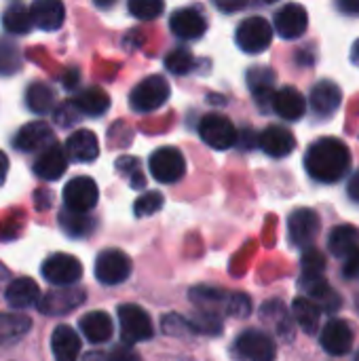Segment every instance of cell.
Masks as SVG:
<instances>
[{"mask_svg": "<svg viewBox=\"0 0 359 361\" xmlns=\"http://www.w3.org/2000/svg\"><path fill=\"white\" fill-rule=\"evenodd\" d=\"M311 108L317 116L326 118V116H332L339 108H341V102H343V91L336 82L332 80H322L313 87L311 91Z\"/></svg>", "mask_w": 359, "mask_h": 361, "instance_id": "17", "label": "cell"}, {"mask_svg": "<svg viewBox=\"0 0 359 361\" xmlns=\"http://www.w3.org/2000/svg\"><path fill=\"white\" fill-rule=\"evenodd\" d=\"M163 8H165V4L161 0H131L129 2V13L144 21L157 19L163 13Z\"/></svg>", "mask_w": 359, "mask_h": 361, "instance_id": "40", "label": "cell"}, {"mask_svg": "<svg viewBox=\"0 0 359 361\" xmlns=\"http://www.w3.org/2000/svg\"><path fill=\"white\" fill-rule=\"evenodd\" d=\"M351 61L359 68V38L353 42V47H351Z\"/></svg>", "mask_w": 359, "mask_h": 361, "instance_id": "53", "label": "cell"}, {"mask_svg": "<svg viewBox=\"0 0 359 361\" xmlns=\"http://www.w3.org/2000/svg\"><path fill=\"white\" fill-rule=\"evenodd\" d=\"M322 222L320 216L309 209V207H300L294 209L288 218V233H290V241L303 250L311 247V243L315 241V237L320 235Z\"/></svg>", "mask_w": 359, "mask_h": 361, "instance_id": "10", "label": "cell"}, {"mask_svg": "<svg viewBox=\"0 0 359 361\" xmlns=\"http://www.w3.org/2000/svg\"><path fill=\"white\" fill-rule=\"evenodd\" d=\"M163 195L159 190H150V192H144L142 197H138L135 205H133V214L138 218H146V216H152L157 214L161 207H163Z\"/></svg>", "mask_w": 359, "mask_h": 361, "instance_id": "39", "label": "cell"}, {"mask_svg": "<svg viewBox=\"0 0 359 361\" xmlns=\"http://www.w3.org/2000/svg\"><path fill=\"white\" fill-rule=\"evenodd\" d=\"M169 27L178 38L195 40L205 34L207 23L197 8H178V11H174V15L169 19Z\"/></svg>", "mask_w": 359, "mask_h": 361, "instance_id": "18", "label": "cell"}, {"mask_svg": "<svg viewBox=\"0 0 359 361\" xmlns=\"http://www.w3.org/2000/svg\"><path fill=\"white\" fill-rule=\"evenodd\" d=\"M248 85L252 95L260 106L269 104L273 99V85H275V72L264 66H256L248 72Z\"/></svg>", "mask_w": 359, "mask_h": 361, "instance_id": "28", "label": "cell"}, {"mask_svg": "<svg viewBox=\"0 0 359 361\" xmlns=\"http://www.w3.org/2000/svg\"><path fill=\"white\" fill-rule=\"evenodd\" d=\"M32 328V322L25 315H11V313H0V345L15 343L23 338Z\"/></svg>", "mask_w": 359, "mask_h": 361, "instance_id": "30", "label": "cell"}, {"mask_svg": "<svg viewBox=\"0 0 359 361\" xmlns=\"http://www.w3.org/2000/svg\"><path fill=\"white\" fill-rule=\"evenodd\" d=\"M343 275H345L347 279H355V277H359V247L358 250H353V252L345 258Z\"/></svg>", "mask_w": 359, "mask_h": 361, "instance_id": "45", "label": "cell"}, {"mask_svg": "<svg viewBox=\"0 0 359 361\" xmlns=\"http://www.w3.org/2000/svg\"><path fill=\"white\" fill-rule=\"evenodd\" d=\"M260 315H262V319H267V322L275 324V330H277L279 334H284L286 338H290V336H292L290 315H288V311L281 307V302H279V300H271V302H267V305L262 307Z\"/></svg>", "mask_w": 359, "mask_h": 361, "instance_id": "36", "label": "cell"}, {"mask_svg": "<svg viewBox=\"0 0 359 361\" xmlns=\"http://www.w3.org/2000/svg\"><path fill=\"white\" fill-rule=\"evenodd\" d=\"M87 294L78 288H55L49 294L40 296L38 311L42 315H66L85 302Z\"/></svg>", "mask_w": 359, "mask_h": 361, "instance_id": "13", "label": "cell"}, {"mask_svg": "<svg viewBox=\"0 0 359 361\" xmlns=\"http://www.w3.org/2000/svg\"><path fill=\"white\" fill-rule=\"evenodd\" d=\"M258 146L273 159H284L288 154L294 152L296 148V140L292 135L290 129L279 127V125H271L267 127L260 135H258Z\"/></svg>", "mask_w": 359, "mask_h": 361, "instance_id": "16", "label": "cell"}, {"mask_svg": "<svg viewBox=\"0 0 359 361\" xmlns=\"http://www.w3.org/2000/svg\"><path fill=\"white\" fill-rule=\"evenodd\" d=\"M116 167H118V171H123V173H129L131 176V184H133V188H144V178L140 176V163L135 161V159H129V157H125V159H121V161H116Z\"/></svg>", "mask_w": 359, "mask_h": 361, "instance_id": "43", "label": "cell"}, {"mask_svg": "<svg viewBox=\"0 0 359 361\" xmlns=\"http://www.w3.org/2000/svg\"><path fill=\"white\" fill-rule=\"evenodd\" d=\"M55 116H57V123H59L61 127H68V125H72V123H76V121H78L80 112H78V110L72 106V102L68 99L66 104H61V106L57 108Z\"/></svg>", "mask_w": 359, "mask_h": 361, "instance_id": "44", "label": "cell"}, {"mask_svg": "<svg viewBox=\"0 0 359 361\" xmlns=\"http://www.w3.org/2000/svg\"><path fill=\"white\" fill-rule=\"evenodd\" d=\"M80 338L70 326H57L51 334V351L55 361H78Z\"/></svg>", "mask_w": 359, "mask_h": 361, "instance_id": "24", "label": "cell"}, {"mask_svg": "<svg viewBox=\"0 0 359 361\" xmlns=\"http://www.w3.org/2000/svg\"><path fill=\"white\" fill-rule=\"evenodd\" d=\"M28 108L36 114H47L55 106V91L44 82H32L25 91Z\"/></svg>", "mask_w": 359, "mask_h": 361, "instance_id": "31", "label": "cell"}, {"mask_svg": "<svg viewBox=\"0 0 359 361\" xmlns=\"http://www.w3.org/2000/svg\"><path fill=\"white\" fill-rule=\"evenodd\" d=\"M271 106H273V110L281 118H286V121H298V118H303V114L307 110V99L294 87H284V89H279V91L273 93Z\"/></svg>", "mask_w": 359, "mask_h": 361, "instance_id": "21", "label": "cell"}, {"mask_svg": "<svg viewBox=\"0 0 359 361\" xmlns=\"http://www.w3.org/2000/svg\"><path fill=\"white\" fill-rule=\"evenodd\" d=\"M226 298L229 294L212 286H197L195 290H190V300L199 305L203 311H212V313H216V309H224Z\"/></svg>", "mask_w": 359, "mask_h": 361, "instance_id": "33", "label": "cell"}, {"mask_svg": "<svg viewBox=\"0 0 359 361\" xmlns=\"http://www.w3.org/2000/svg\"><path fill=\"white\" fill-rule=\"evenodd\" d=\"M4 298L8 302V307L13 309H30V307H38L40 302V288L34 279L30 277H19L15 281L8 283Z\"/></svg>", "mask_w": 359, "mask_h": 361, "instance_id": "23", "label": "cell"}, {"mask_svg": "<svg viewBox=\"0 0 359 361\" xmlns=\"http://www.w3.org/2000/svg\"><path fill=\"white\" fill-rule=\"evenodd\" d=\"M292 313L296 317V324L307 332V334H315L317 326H320V317H322V309L317 302H313L311 298L298 296L292 302Z\"/></svg>", "mask_w": 359, "mask_h": 361, "instance_id": "29", "label": "cell"}, {"mask_svg": "<svg viewBox=\"0 0 359 361\" xmlns=\"http://www.w3.org/2000/svg\"><path fill=\"white\" fill-rule=\"evenodd\" d=\"M307 27H309V13L303 4L290 2L275 13V30L286 40L300 38L307 32Z\"/></svg>", "mask_w": 359, "mask_h": 361, "instance_id": "12", "label": "cell"}, {"mask_svg": "<svg viewBox=\"0 0 359 361\" xmlns=\"http://www.w3.org/2000/svg\"><path fill=\"white\" fill-rule=\"evenodd\" d=\"M150 173L161 184H176L186 173V161L178 148L163 146L150 157Z\"/></svg>", "mask_w": 359, "mask_h": 361, "instance_id": "6", "label": "cell"}, {"mask_svg": "<svg viewBox=\"0 0 359 361\" xmlns=\"http://www.w3.org/2000/svg\"><path fill=\"white\" fill-rule=\"evenodd\" d=\"M19 66H21L19 49L13 42L2 40L0 42V72L2 74H13Z\"/></svg>", "mask_w": 359, "mask_h": 361, "instance_id": "41", "label": "cell"}, {"mask_svg": "<svg viewBox=\"0 0 359 361\" xmlns=\"http://www.w3.org/2000/svg\"><path fill=\"white\" fill-rule=\"evenodd\" d=\"M300 267H303V279L300 281H315L324 277L326 271V256L317 250V247H307L303 252L300 258Z\"/></svg>", "mask_w": 359, "mask_h": 361, "instance_id": "35", "label": "cell"}, {"mask_svg": "<svg viewBox=\"0 0 359 361\" xmlns=\"http://www.w3.org/2000/svg\"><path fill=\"white\" fill-rule=\"evenodd\" d=\"M80 332L85 334V338L89 343L99 345V343H106V341L112 338L114 324H112V319H110L108 313H104V311H91V313H87V315L80 317Z\"/></svg>", "mask_w": 359, "mask_h": 361, "instance_id": "25", "label": "cell"}, {"mask_svg": "<svg viewBox=\"0 0 359 361\" xmlns=\"http://www.w3.org/2000/svg\"><path fill=\"white\" fill-rule=\"evenodd\" d=\"M224 311L229 315H233V317H241L243 319V317H248L252 313V300L245 294H229Z\"/></svg>", "mask_w": 359, "mask_h": 361, "instance_id": "42", "label": "cell"}, {"mask_svg": "<svg viewBox=\"0 0 359 361\" xmlns=\"http://www.w3.org/2000/svg\"><path fill=\"white\" fill-rule=\"evenodd\" d=\"M237 142H239V146L241 148H252V146H256V135H254V131L252 129H243L241 131V135L237 133Z\"/></svg>", "mask_w": 359, "mask_h": 361, "instance_id": "47", "label": "cell"}, {"mask_svg": "<svg viewBox=\"0 0 359 361\" xmlns=\"http://www.w3.org/2000/svg\"><path fill=\"white\" fill-rule=\"evenodd\" d=\"M99 154V142L97 135L89 129H78L68 135L66 140V157H70L76 163H89L95 161Z\"/></svg>", "mask_w": 359, "mask_h": 361, "instance_id": "19", "label": "cell"}, {"mask_svg": "<svg viewBox=\"0 0 359 361\" xmlns=\"http://www.w3.org/2000/svg\"><path fill=\"white\" fill-rule=\"evenodd\" d=\"M108 361H142L140 355L131 349V347H114L108 355Z\"/></svg>", "mask_w": 359, "mask_h": 361, "instance_id": "46", "label": "cell"}, {"mask_svg": "<svg viewBox=\"0 0 359 361\" xmlns=\"http://www.w3.org/2000/svg\"><path fill=\"white\" fill-rule=\"evenodd\" d=\"M116 315L121 322V338L127 343V347L152 338V334H154L152 319L138 305H121Z\"/></svg>", "mask_w": 359, "mask_h": 361, "instance_id": "4", "label": "cell"}, {"mask_svg": "<svg viewBox=\"0 0 359 361\" xmlns=\"http://www.w3.org/2000/svg\"><path fill=\"white\" fill-rule=\"evenodd\" d=\"M322 347L334 357H343L353 347V330L343 319H332L322 330Z\"/></svg>", "mask_w": 359, "mask_h": 361, "instance_id": "15", "label": "cell"}, {"mask_svg": "<svg viewBox=\"0 0 359 361\" xmlns=\"http://www.w3.org/2000/svg\"><path fill=\"white\" fill-rule=\"evenodd\" d=\"M59 226L63 228L66 235L80 239V237H89L95 231V222L87 216V214H76L70 209H63L59 214Z\"/></svg>", "mask_w": 359, "mask_h": 361, "instance_id": "32", "label": "cell"}, {"mask_svg": "<svg viewBox=\"0 0 359 361\" xmlns=\"http://www.w3.org/2000/svg\"><path fill=\"white\" fill-rule=\"evenodd\" d=\"M237 351L248 361H275L277 345L262 330H245L237 338Z\"/></svg>", "mask_w": 359, "mask_h": 361, "instance_id": "11", "label": "cell"}, {"mask_svg": "<svg viewBox=\"0 0 359 361\" xmlns=\"http://www.w3.org/2000/svg\"><path fill=\"white\" fill-rule=\"evenodd\" d=\"M4 277H6V269H4V267L0 264V281H2Z\"/></svg>", "mask_w": 359, "mask_h": 361, "instance_id": "54", "label": "cell"}, {"mask_svg": "<svg viewBox=\"0 0 359 361\" xmlns=\"http://www.w3.org/2000/svg\"><path fill=\"white\" fill-rule=\"evenodd\" d=\"M271 40H273V27L271 23L260 17V15H252V17H245L237 32H235V42L237 47L243 51V53H250V55H258L262 53L264 49L271 47Z\"/></svg>", "mask_w": 359, "mask_h": 361, "instance_id": "2", "label": "cell"}, {"mask_svg": "<svg viewBox=\"0 0 359 361\" xmlns=\"http://www.w3.org/2000/svg\"><path fill=\"white\" fill-rule=\"evenodd\" d=\"M97 199H99L97 184H95V180L87 178V176L72 178L63 186V203H66V209H70V212L87 214L97 205Z\"/></svg>", "mask_w": 359, "mask_h": 361, "instance_id": "8", "label": "cell"}, {"mask_svg": "<svg viewBox=\"0 0 359 361\" xmlns=\"http://www.w3.org/2000/svg\"><path fill=\"white\" fill-rule=\"evenodd\" d=\"M216 6L222 11H239L245 6V2H216Z\"/></svg>", "mask_w": 359, "mask_h": 361, "instance_id": "50", "label": "cell"}, {"mask_svg": "<svg viewBox=\"0 0 359 361\" xmlns=\"http://www.w3.org/2000/svg\"><path fill=\"white\" fill-rule=\"evenodd\" d=\"M305 167L313 180L322 184H334L349 171L351 152L347 144L336 137H320L309 146L305 154Z\"/></svg>", "mask_w": 359, "mask_h": 361, "instance_id": "1", "label": "cell"}, {"mask_svg": "<svg viewBox=\"0 0 359 361\" xmlns=\"http://www.w3.org/2000/svg\"><path fill=\"white\" fill-rule=\"evenodd\" d=\"M165 68H167L171 74H178V76L188 74V72H193V68H195V57H193V53L186 51V49H174V51L165 57Z\"/></svg>", "mask_w": 359, "mask_h": 361, "instance_id": "38", "label": "cell"}, {"mask_svg": "<svg viewBox=\"0 0 359 361\" xmlns=\"http://www.w3.org/2000/svg\"><path fill=\"white\" fill-rule=\"evenodd\" d=\"M359 247V231L351 224H341L332 228L328 237V250L336 258H347L353 250Z\"/></svg>", "mask_w": 359, "mask_h": 361, "instance_id": "27", "label": "cell"}, {"mask_svg": "<svg viewBox=\"0 0 359 361\" xmlns=\"http://www.w3.org/2000/svg\"><path fill=\"white\" fill-rule=\"evenodd\" d=\"M199 135L201 140L216 148V150H226L237 144V129L231 123L229 116L224 114H205L199 123Z\"/></svg>", "mask_w": 359, "mask_h": 361, "instance_id": "5", "label": "cell"}, {"mask_svg": "<svg viewBox=\"0 0 359 361\" xmlns=\"http://www.w3.org/2000/svg\"><path fill=\"white\" fill-rule=\"evenodd\" d=\"M42 277L59 288H70L83 277V264L70 254H53L42 262Z\"/></svg>", "mask_w": 359, "mask_h": 361, "instance_id": "7", "label": "cell"}, {"mask_svg": "<svg viewBox=\"0 0 359 361\" xmlns=\"http://www.w3.org/2000/svg\"><path fill=\"white\" fill-rule=\"evenodd\" d=\"M347 195L351 201L359 203V169L349 178V184H347Z\"/></svg>", "mask_w": 359, "mask_h": 361, "instance_id": "48", "label": "cell"}, {"mask_svg": "<svg viewBox=\"0 0 359 361\" xmlns=\"http://www.w3.org/2000/svg\"><path fill=\"white\" fill-rule=\"evenodd\" d=\"M339 8L347 11V13H359V2H355V0H341Z\"/></svg>", "mask_w": 359, "mask_h": 361, "instance_id": "49", "label": "cell"}, {"mask_svg": "<svg viewBox=\"0 0 359 361\" xmlns=\"http://www.w3.org/2000/svg\"><path fill=\"white\" fill-rule=\"evenodd\" d=\"M76 80H78V74H76V72H70V74H66V76H63V82H66V87H68V89L76 87Z\"/></svg>", "mask_w": 359, "mask_h": 361, "instance_id": "52", "label": "cell"}, {"mask_svg": "<svg viewBox=\"0 0 359 361\" xmlns=\"http://www.w3.org/2000/svg\"><path fill=\"white\" fill-rule=\"evenodd\" d=\"M131 273V260L121 250H104L95 260V277L104 286H118Z\"/></svg>", "mask_w": 359, "mask_h": 361, "instance_id": "9", "label": "cell"}, {"mask_svg": "<svg viewBox=\"0 0 359 361\" xmlns=\"http://www.w3.org/2000/svg\"><path fill=\"white\" fill-rule=\"evenodd\" d=\"M72 106L80 112V114H87V116H99L104 112H108L110 108V97L106 91L97 89V87H91V89H83L78 95H74L72 99Z\"/></svg>", "mask_w": 359, "mask_h": 361, "instance_id": "26", "label": "cell"}, {"mask_svg": "<svg viewBox=\"0 0 359 361\" xmlns=\"http://www.w3.org/2000/svg\"><path fill=\"white\" fill-rule=\"evenodd\" d=\"M190 332H197V334H220L222 332V322L218 317V313H212V311H201L197 315H193L190 319H186Z\"/></svg>", "mask_w": 359, "mask_h": 361, "instance_id": "37", "label": "cell"}, {"mask_svg": "<svg viewBox=\"0 0 359 361\" xmlns=\"http://www.w3.org/2000/svg\"><path fill=\"white\" fill-rule=\"evenodd\" d=\"M53 144H55L53 129L44 121H32V123L23 125L13 140V146L21 152H36V150L49 148Z\"/></svg>", "mask_w": 359, "mask_h": 361, "instance_id": "14", "label": "cell"}, {"mask_svg": "<svg viewBox=\"0 0 359 361\" xmlns=\"http://www.w3.org/2000/svg\"><path fill=\"white\" fill-rule=\"evenodd\" d=\"M30 17H32V25L53 32L63 25L66 11H63V4L57 0H36L30 6Z\"/></svg>", "mask_w": 359, "mask_h": 361, "instance_id": "20", "label": "cell"}, {"mask_svg": "<svg viewBox=\"0 0 359 361\" xmlns=\"http://www.w3.org/2000/svg\"><path fill=\"white\" fill-rule=\"evenodd\" d=\"M169 85L163 76H148L140 85L133 87L129 95V104L135 112H154L169 99Z\"/></svg>", "mask_w": 359, "mask_h": 361, "instance_id": "3", "label": "cell"}, {"mask_svg": "<svg viewBox=\"0 0 359 361\" xmlns=\"http://www.w3.org/2000/svg\"><path fill=\"white\" fill-rule=\"evenodd\" d=\"M355 361H359V353H358V355H355Z\"/></svg>", "mask_w": 359, "mask_h": 361, "instance_id": "55", "label": "cell"}, {"mask_svg": "<svg viewBox=\"0 0 359 361\" xmlns=\"http://www.w3.org/2000/svg\"><path fill=\"white\" fill-rule=\"evenodd\" d=\"M66 167H68V157H66L63 148L57 146V144H53V146L44 148V152H40V157L36 159L34 173L40 180L53 182V180H57V178L63 176Z\"/></svg>", "mask_w": 359, "mask_h": 361, "instance_id": "22", "label": "cell"}, {"mask_svg": "<svg viewBox=\"0 0 359 361\" xmlns=\"http://www.w3.org/2000/svg\"><path fill=\"white\" fill-rule=\"evenodd\" d=\"M6 171H8V157L0 150V184H2L4 178H6Z\"/></svg>", "mask_w": 359, "mask_h": 361, "instance_id": "51", "label": "cell"}, {"mask_svg": "<svg viewBox=\"0 0 359 361\" xmlns=\"http://www.w3.org/2000/svg\"><path fill=\"white\" fill-rule=\"evenodd\" d=\"M2 25L11 34H28L32 27L30 8L23 4H11L2 15Z\"/></svg>", "mask_w": 359, "mask_h": 361, "instance_id": "34", "label": "cell"}]
</instances>
